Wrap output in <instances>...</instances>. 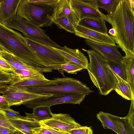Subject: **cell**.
Here are the masks:
<instances>
[{"mask_svg":"<svg viewBox=\"0 0 134 134\" xmlns=\"http://www.w3.org/2000/svg\"><path fill=\"white\" fill-rule=\"evenodd\" d=\"M10 134H24L23 132L18 130H11Z\"/></svg>","mask_w":134,"mask_h":134,"instance_id":"obj_41","label":"cell"},{"mask_svg":"<svg viewBox=\"0 0 134 134\" xmlns=\"http://www.w3.org/2000/svg\"><path fill=\"white\" fill-rule=\"evenodd\" d=\"M0 126L12 131L17 130L12 124L4 111L0 109Z\"/></svg>","mask_w":134,"mask_h":134,"instance_id":"obj_32","label":"cell"},{"mask_svg":"<svg viewBox=\"0 0 134 134\" xmlns=\"http://www.w3.org/2000/svg\"><path fill=\"white\" fill-rule=\"evenodd\" d=\"M58 15L65 16L74 26L77 25L80 20L77 15L72 7L71 0H59L55 6L52 16Z\"/></svg>","mask_w":134,"mask_h":134,"instance_id":"obj_17","label":"cell"},{"mask_svg":"<svg viewBox=\"0 0 134 134\" xmlns=\"http://www.w3.org/2000/svg\"><path fill=\"white\" fill-rule=\"evenodd\" d=\"M21 32L24 36L43 44L57 48L62 47L52 40L39 26L15 15L4 25Z\"/></svg>","mask_w":134,"mask_h":134,"instance_id":"obj_6","label":"cell"},{"mask_svg":"<svg viewBox=\"0 0 134 134\" xmlns=\"http://www.w3.org/2000/svg\"><path fill=\"white\" fill-rule=\"evenodd\" d=\"M0 69L4 71L12 72L14 68L0 57Z\"/></svg>","mask_w":134,"mask_h":134,"instance_id":"obj_34","label":"cell"},{"mask_svg":"<svg viewBox=\"0 0 134 134\" xmlns=\"http://www.w3.org/2000/svg\"><path fill=\"white\" fill-rule=\"evenodd\" d=\"M103 19L85 18L80 20L77 25L100 33L107 34L108 29Z\"/></svg>","mask_w":134,"mask_h":134,"instance_id":"obj_20","label":"cell"},{"mask_svg":"<svg viewBox=\"0 0 134 134\" xmlns=\"http://www.w3.org/2000/svg\"><path fill=\"white\" fill-rule=\"evenodd\" d=\"M51 20L60 29H63L69 32L74 33V26L68 18L63 15L53 16Z\"/></svg>","mask_w":134,"mask_h":134,"instance_id":"obj_26","label":"cell"},{"mask_svg":"<svg viewBox=\"0 0 134 134\" xmlns=\"http://www.w3.org/2000/svg\"><path fill=\"white\" fill-rule=\"evenodd\" d=\"M38 134H52L48 130L42 126V128Z\"/></svg>","mask_w":134,"mask_h":134,"instance_id":"obj_39","label":"cell"},{"mask_svg":"<svg viewBox=\"0 0 134 134\" xmlns=\"http://www.w3.org/2000/svg\"><path fill=\"white\" fill-rule=\"evenodd\" d=\"M108 33L113 37L115 36L116 35L115 30L113 28H112L109 30Z\"/></svg>","mask_w":134,"mask_h":134,"instance_id":"obj_40","label":"cell"},{"mask_svg":"<svg viewBox=\"0 0 134 134\" xmlns=\"http://www.w3.org/2000/svg\"><path fill=\"white\" fill-rule=\"evenodd\" d=\"M96 117L101 122L105 129H110L117 134H120L119 129L114 122L108 116L106 113L100 111L96 115Z\"/></svg>","mask_w":134,"mask_h":134,"instance_id":"obj_28","label":"cell"},{"mask_svg":"<svg viewBox=\"0 0 134 134\" xmlns=\"http://www.w3.org/2000/svg\"><path fill=\"white\" fill-rule=\"evenodd\" d=\"M97 7L105 10L108 14L113 13L120 0H96Z\"/></svg>","mask_w":134,"mask_h":134,"instance_id":"obj_30","label":"cell"},{"mask_svg":"<svg viewBox=\"0 0 134 134\" xmlns=\"http://www.w3.org/2000/svg\"><path fill=\"white\" fill-rule=\"evenodd\" d=\"M39 122L42 125L69 133L71 130L82 126L69 114H66L52 113L51 118Z\"/></svg>","mask_w":134,"mask_h":134,"instance_id":"obj_10","label":"cell"},{"mask_svg":"<svg viewBox=\"0 0 134 134\" xmlns=\"http://www.w3.org/2000/svg\"><path fill=\"white\" fill-rule=\"evenodd\" d=\"M8 119H13L20 117L19 112L15 111L10 108L3 110Z\"/></svg>","mask_w":134,"mask_h":134,"instance_id":"obj_35","label":"cell"},{"mask_svg":"<svg viewBox=\"0 0 134 134\" xmlns=\"http://www.w3.org/2000/svg\"><path fill=\"white\" fill-rule=\"evenodd\" d=\"M26 91L48 95L72 93L86 96L94 92L79 80L66 77L54 78L53 80L32 86Z\"/></svg>","mask_w":134,"mask_h":134,"instance_id":"obj_5","label":"cell"},{"mask_svg":"<svg viewBox=\"0 0 134 134\" xmlns=\"http://www.w3.org/2000/svg\"><path fill=\"white\" fill-rule=\"evenodd\" d=\"M17 77L13 72H6L0 69V93H2L7 85Z\"/></svg>","mask_w":134,"mask_h":134,"instance_id":"obj_31","label":"cell"},{"mask_svg":"<svg viewBox=\"0 0 134 134\" xmlns=\"http://www.w3.org/2000/svg\"><path fill=\"white\" fill-rule=\"evenodd\" d=\"M121 62L124 65L126 71V81L130 84L134 92V54L125 55Z\"/></svg>","mask_w":134,"mask_h":134,"instance_id":"obj_22","label":"cell"},{"mask_svg":"<svg viewBox=\"0 0 134 134\" xmlns=\"http://www.w3.org/2000/svg\"><path fill=\"white\" fill-rule=\"evenodd\" d=\"M69 133L71 134H93V132L91 127L82 126L71 130Z\"/></svg>","mask_w":134,"mask_h":134,"instance_id":"obj_33","label":"cell"},{"mask_svg":"<svg viewBox=\"0 0 134 134\" xmlns=\"http://www.w3.org/2000/svg\"><path fill=\"white\" fill-rule=\"evenodd\" d=\"M85 94L66 93L38 98L27 101L23 104L32 109L40 107L52 106L64 103L80 104L85 98Z\"/></svg>","mask_w":134,"mask_h":134,"instance_id":"obj_7","label":"cell"},{"mask_svg":"<svg viewBox=\"0 0 134 134\" xmlns=\"http://www.w3.org/2000/svg\"><path fill=\"white\" fill-rule=\"evenodd\" d=\"M10 108L8 103L5 98L0 95V109L3 110Z\"/></svg>","mask_w":134,"mask_h":134,"instance_id":"obj_36","label":"cell"},{"mask_svg":"<svg viewBox=\"0 0 134 134\" xmlns=\"http://www.w3.org/2000/svg\"><path fill=\"white\" fill-rule=\"evenodd\" d=\"M11 130L7 128L0 126V132L3 134H10Z\"/></svg>","mask_w":134,"mask_h":134,"instance_id":"obj_38","label":"cell"},{"mask_svg":"<svg viewBox=\"0 0 134 134\" xmlns=\"http://www.w3.org/2000/svg\"><path fill=\"white\" fill-rule=\"evenodd\" d=\"M134 103H131L129 112L125 117L116 116L107 113L118 127L120 134H134Z\"/></svg>","mask_w":134,"mask_h":134,"instance_id":"obj_16","label":"cell"},{"mask_svg":"<svg viewBox=\"0 0 134 134\" xmlns=\"http://www.w3.org/2000/svg\"><path fill=\"white\" fill-rule=\"evenodd\" d=\"M50 106L38 107L33 109V112L30 114L26 113V116L38 122L48 119L52 116Z\"/></svg>","mask_w":134,"mask_h":134,"instance_id":"obj_24","label":"cell"},{"mask_svg":"<svg viewBox=\"0 0 134 134\" xmlns=\"http://www.w3.org/2000/svg\"><path fill=\"white\" fill-rule=\"evenodd\" d=\"M2 0H0V9L1 6V5Z\"/></svg>","mask_w":134,"mask_h":134,"instance_id":"obj_43","label":"cell"},{"mask_svg":"<svg viewBox=\"0 0 134 134\" xmlns=\"http://www.w3.org/2000/svg\"><path fill=\"white\" fill-rule=\"evenodd\" d=\"M108 65L114 73L126 81V73L125 67L121 61H106Z\"/></svg>","mask_w":134,"mask_h":134,"instance_id":"obj_29","label":"cell"},{"mask_svg":"<svg viewBox=\"0 0 134 134\" xmlns=\"http://www.w3.org/2000/svg\"><path fill=\"white\" fill-rule=\"evenodd\" d=\"M52 47L68 62H70L79 65L83 69H87L89 63L87 57L78 49H71L66 46L62 47L61 48Z\"/></svg>","mask_w":134,"mask_h":134,"instance_id":"obj_15","label":"cell"},{"mask_svg":"<svg viewBox=\"0 0 134 134\" xmlns=\"http://www.w3.org/2000/svg\"><path fill=\"white\" fill-rule=\"evenodd\" d=\"M76 36L99 43L114 46L115 43L108 34L100 33L77 25L74 26Z\"/></svg>","mask_w":134,"mask_h":134,"instance_id":"obj_11","label":"cell"},{"mask_svg":"<svg viewBox=\"0 0 134 134\" xmlns=\"http://www.w3.org/2000/svg\"><path fill=\"white\" fill-rule=\"evenodd\" d=\"M21 0H2L0 9V23L4 25L17 14Z\"/></svg>","mask_w":134,"mask_h":134,"instance_id":"obj_18","label":"cell"},{"mask_svg":"<svg viewBox=\"0 0 134 134\" xmlns=\"http://www.w3.org/2000/svg\"><path fill=\"white\" fill-rule=\"evenodd\" d=\"M0 46L27 65L41 72H51L52 69L38 57L21 34L0 23Z\"/></svg>","mask_w":134,"mask_h":134,"instance_id":"obj_2","label":"cell"},{"mask_svg":"<svg viewBox=\"0 0 134 134\" xmlns=\"http://www.w3.org/2000/svg\"><path fill=\"white\" fill-rule=\"evenodd\" d=\"M71 3L80 20L90 18L102 19L108 21L106 15L98 8L96 0H71Z\"/></svg>","mask_w":134,"mask_h":134,"instance_id":"obj_9","label":"cell"},{"mask_svg":"<svg viewBox=\"0 0 134 134\" xmlns=\"http://www.w3.org/2000/svg\"><path fill=\"white\" fill-rule=\"evenodd\" d=\"M10 106L23 104L25 102L36 98L49 96L27 91H5L2 93Z\"/></svg>","mask_w":134,"mask_h":134,"instance_id":"obj_14","label":"cell"},{"mask_svg":"<svg viewBox=\"0 0 134 134\" xmlns=\"http://www.w3.org/2000/svg\"><path fill=\"white\" fill-rule=\"evenodd\" d=\"M25 37L27 43L38 57L52 70L55 65L68 62L52 47Z\"/></svg>","mask_w":134,"mask_h":134,"instance_id":"obj_8","label":"cell"},{"mask_svg":"<svg viewBox=\"0 0 134 134\" xmlns=\"http://www.w3.org/2000/svg\"><path fill=\"white\" fill-rule=\"evenodd\" d=\"M82 50L87 53L89 57L87 70L91 81L99 94L107 95L115 87L116 79L114 73L99 53L92 49Z\"/></svg>","mask_w":134,"mask_h":134,"instance_id":"obj_3","label":"cell"},{"mask_svg":"<svg viewBox=\"0 0 134 134\" xmlns=\"http://www.w3.org/2000/svg\"><path fill=\"white\" fill-rule=\"evenodd\" d=\"M5 51L0 46V53Z\"/></svg>","mask_w":134,"mask_h":134,"instance_id":"obj_42","label":"cell"},{"mask_svg":"<svg viewBox=\"0 0 134 134\" xmlns=\"http://www.w3.org/2000/svg\"><path fill=\"white\" fill-rule=\"evenodd\" d=\"M134 1L120 0L115 11L106 15L116 35L111 38L125 53L134 54Z\"/></svg>","mask_w":134,"mask_h":134,"instance_id":"obj_1","label":"cell"},{"mask_svg":"<svg viewBox=\"0 0 134 134\" xmlns=\"http://www.w3.org/2000/svg\"><path fill=\"white\" fill-rule=\"evenodd\" d=\"M8 119L14 127L24 134H38L42 128L39 122L26 116Z\"/></svg>","mask_w":134,"mask_h":134,"instance_id":"obj_13","label":"cell"},{"mask_svg":"<svg viewBox=\"0 0 134 134\" xmlns=\"http://www.w3.org/2000/svg\"><path fill=\"white\" fill-rule=\"evenodd\" d=\"M114 73L116 79L114 90L125 99L131 100L132 98H134V92L130 84Z\"/></svg>","mask_w":134,"mask_h":134,"instance_id":"obj_21","label":"cell"},{"mask_svg":"<svg viewBox=\"0 0 134 134\" xmlns=\"http://www.w3.org/2000/svg\"><path fill=\"white\" fill-rule=\"evenodd\" d=\"M49 80L48 79H36L17 78L14 80L7 85L5 91H26L28 88L32 86L45 82Z\"/></svg>","mask_w":134,"mask_h":134,"instance_id":"obj_19","label":"cell"},{"mask_svg":"<svg viewBox=\"0 0 134 134\" xmlns=\"http://www.w3.org/2000/svg\"><path fill=\"white\" fill-rule=\"evenodd\" d=\"M86 44L92 49L100 54L106 61H121L123 57L118 45H110L94 42L85 39Z\"/></svg>","mask_w":134,"mask_h":134,"instance_id":"obj_12","label":"cell"},{"mask_svg":"<svg viewBox=\"0 0 134 134\" xmlns=\"http://www.w3.org/2000/svg\"><path fill=\"white\" fill-rule=\"evenodd\" d=\"M52 69L57 70L64 76V72L76 74L78 72L81 71L83 69L79 65L68 62L61 64L55 65L53 67Z\"/></svg>","mask_w":134,"mask_h":134,"instance_id":"obj_27","label":"cell"},{"mask_svg":"<svg viewBox=\"0 0 134 134\" xmlns=\"http://www.w3.org/2000/svg\"><path fill=\"white\" fill-rule=\"evenodd\" d=\"M12 72L16 75L18 78L21 79H47L43 73L36 70H18L14 69Z\"/></svg>","mask_w":134,"mask_h":134,"instance_id":"obj_25","label":"cell"},{"mask_svg":"<svg viewBox=\"0 0 134 134\" xmlns=\"http://www.w3.org/2000/svg\"><path fill=\"white\" fill-rule=\"evenodd\" d=\"M0 134H3L1 132H0Z\"/></svg>","mask_w":134,"mask_h":134,"instance_id":"obj_44","label":"cell"},{"mask_svg":"<svg viewBox=\"0 0 134 134\" xmlns=\"http://www.w3.org/2000/svg\"><path fill=\"white\" fill-rule=\"evenodd\" d=\"M59 0H21L17 14L39 26L47 27L53 23L51 18Z\"/></svg>","mask_w":134,"mask_h":134,"instance_id":"obj_4","label":"cell"},{"mask_svg":"<svg viewBox=\"0 0 134 134\" xmlns=\"http://www.w3.org/2000/svg\"><path fill=\"white\" fill-rule=\"evenodd\" d=\"M0 57L8 63L14 69L18 70H34L38 71L35 68L27 65L13 55L6 51L0 53Z\"/></svg>","mask_w":134,"mask_h":134,"instance_id":"obj_23","label":"cell"},{"mask_svg":"<svg viewBox=\"0 0 134 134\" xmlns=\"http://www.w3.org/2000/svg\"><path fill=\"white\" fill-rule=\"evenodd\" d=\"M42 126L49 130L52 134H71L69 132H64L42 125Z\"/></svg>","mask_w":134,"mask_h":134,"instance_id":"obj_37","label":"cell"}]
</instances>
